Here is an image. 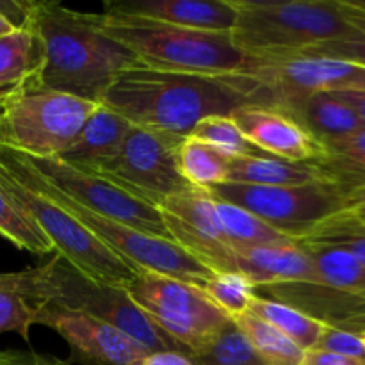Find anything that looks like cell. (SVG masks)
<instances>
[{"label": "cell", "mask_w": 365, "mask_h": 365, "mask_svg": "<svg viewBox=\"0 0 365 365\" xmlns=\"http://www.w3.org/2000/svg\"><path fill=\"white\" fill-rule=\"evenodd\" d=\"M298 245L312 260L321 285L365 302V266L351 253L319 241H298Z\"/></svg>", "instance_id": "cell-22"}, {"label": "cell", "mask_w": 365, "mask_h": 365, "mask_svg": "<svg viewBox=\"0 0 365 365\" xmlns=\"http://www.w3.org/2000/svg\"><path fill=\"white\" fill-rule=\"evenodd\" d=\"M316 349L339 353L365 365V317L342 324H327Z\"/></svg>", "instance_id": "cell-35"}, {"label": "cell", "mask_w": 365, "mask_h": 365, "mask_svg": "<svg viewBox=\"0 0 365 365\" xmlns=\"http://www.w3.org/2000/svg\"><path fill=\"white\" fill-rule=\"evenodd\" d=\"M202 264L216 273H237L248 278L253 287L307 282L319 284L314 264L305 250L296 242L289 246H246L216 245L202 257Z\"/></svg>", "instance_id": "cell-15"}, {"label": "cell", "mask_w": 365, "mask_h": 365, "mask_svg": "<svg viewBox=\"0 0 365 365\" xmlns=\"http://www.w3.org/2000/svg\"><path fill=\"white\" fill-rule=\"evenodd\" d=\"M0 235L13 242L16 248L27 250L36 255L53 253L48 239L32 223L24 210L11 200V196L0 185Z\"/></svg>", "instance_id": "cell-30"}, {"label": "cell", "mask_w": 365, "mask_h": 365, "mask_svg": "<svg viewBox=\"0 0 365 365\" xmlns=\"http://www.w3.org/2000/svg\"><path fill=\"white\" fill-rule=\"evenodd\" d=\"M41 63V46L31 29L0 38V102L31 89Z\"/></svg>", "instance_id": "cell-21"}, {"label": "cell", "mask_w": 365, "mask_h": 365, "mask_svg": "<svg viewBox=\"0 0 365 365\" xmlns=\"http://www.w3.org/2000/svg\"><path fill=\"white\" fill-rule=\"evenodd\" d=\"M216 216L220 221L221 234L225 241L235 248H246V246H289L296 245V241L289 239L287 235L280 234L273 227L257 217L255 214L241 209L237 205L214 198Z\"/></svg>", "instance_id": "cell-24"}, {"label": "cell", "mask_w": 365, "mask_h": 365, "mask_svg": "<svg viewBox=\"0 0 365 365\" xmlns=\"http://www.w3.org/2000/svg\"><path fill=\"white\" fill-rule=\"evenodd\" d=\"M346 18L349 24L362 32L364 38L356 41H330L321 43V45L310 46L302 50V56H316V57H330V59L346 61V63L359 64L365 68V2H351V0H342ZM287 56V53H285Z\"/></svg>", "instance_id": "cell-34"}, {"label": "cell", "mask_w": 365, "mask_h": 365, "mask_svg": "<svg viewBox=\"0 0 365 365\" xmlns=\"http://www.w3.org/2000/svg\"><path fill=\"white\" fill-rule=\"evenodd\" d=\"M27 29L41 46V63L31 89L66 93L100 103L113 78L135 57L106 36L98 14L59 2H29Z\"/></svg>", "instance_id": "cell-2"}, {"label": "cell", "mask_w": 365, "mask_h": 365, "mask_svg": "<svg viewBox=\"0 0 365 365\" xmlns=\"http://www.w3.org/2000/svg\"><path fill=\"white\" fill-rule=\"evenodd\" d=\"M24 292L32 305L50 303L110 324L138 342L148 353L180 351L146 314L132 302L127 289L106 285L78 273L57 255L46 264L21 271Z\"/></svg>", "instance_id": "cell-5"}, {"label": "cell", "mask_w": 365, "mask_h": 365, "mask_svg": "<svg viewBox=\"0 0 365 365\" xmlns=\"http://www.w3.org/2000/svg\"><path fill=\"white\" fill-rule=\"evenodd\" d=\"M330 95H334L335 98H339L346 106L351 107L356 113V116L365 123V91H339L330 93Z\"/></svg>", "instance_id": "cell-41"}, {"label": "cell", "mask_w": 365, "mask_h": 365, "mask_svg": "<svg viewBox=\"0 0 365 365\" xmlns=\"http://www.w3.org/2000/svg\"><path fill=\"white\" fill-rule=\"evenodd\" d=\"M351 182L327 180L289 187L221 184L209 189L217 200L255 214L292 241L309 237L323 221L348 209Z\"/></svg>", "instance_id": "cell-9"}, {"label": "cell", "mask_w": 365, "mask_h": 365, "mask_svg": "<svg viewBox=\"0 0 365 365\" xmlns=\"http://www.w3.org/2000/svg\"><path fill=\"white\" fill-rule=\"evenodd\" d=\"M32 324L36 307L25 296L21 271L0 273V334H16L27 342Z\"/></svg>", "instance_id": "cell-27"}, {"label": "cell", "mask_w": 365, "mask_h": 365, "mask_svg": "<svg viewBox=\"0 0 365 365\" xmlns=\"http://www.w3.org/2000/svg\"><path fill=\"white\" fill-rule=\"evenodd\" d=\"M0 185L45 234L53 255L63 259L71 267L91 280L116 287H128L135 274V267L103 246L91 232L86 230L66 209L57 205L41 192L27 187L14 178L0 164Z\"/></svg>", "instance_id": "cell-8"}, {"label": "cell", "mask_w": 365, "mask_h": 365, "mask_svg": "<svg viewBox=\"0 0 365 365\" xmlns=\"http://www.w3.org/2000/svg\"><path fill=\"white\" fill-rule=\"evenodd\" d=\"M98 106L45 89L18 93L0 102V146L41 159L61 157Z\"/></svg>", "instance_id": "cell-7"}, {"label": "cell", "mask_w": 365, "mask_h": 365, "mask_svg": "<svg viewBox=\"0 0 365 365\" xmlns=\"http://www.w3.org/2000/svg\"><path fill=\"white\" fill-rule=\"evenodd\" d=\"M257 70L262 81L273 88L277 100L312 93L365 91V68L330 57L287 56L262 57Z\"/></svg>", "instance_id": "cell-14"}, {"label": "cell", "mask_w": 365, "mask_h": 365, "mask_svg": "<svg viewBox=\"0 0 365 365\" xmlns=\"http://www.w3.org/2000/svg\"><path fill=\"white\" fill-rule=\"evenodd\" d=\"M250 314L284 334L289 341H292L305 351L316 349L317 342L323 337V331L327 328V324L307 316L305 312L294 309V307L259 294H255L253 298Z\"/></svg>", "instance_id": "cell-23"}, {"label": "cell", "mask_w": 365, "mask_h": 365, "mask_svg": "<svg viewBox=\"0 0 365 365\" xmlns=\"http://www.w3.org/2000/svg\"><path fill=\"white\" fill-rule=\"evenodd\" d=\"M302 241H319L339 246L365 266V221L355 217L348 210L328 217Z\"/></svg>", "instance_id": "cell-32"}, {"label": "cell", "mask_w": 365, "mask_h": 365, "mask_svg": "<svg viewBox=\"0 0 365 365\" xmlns=\"http://www.w3.org/2000/svg\"><path fill=\"white\" fill-rule=\"evenodd\" d=\"M234 2L237 21L232 39L242 52L257 59L302 52L321 43L364 38L346 18L342 0Z\"/></svg>", "instance_id": "cell-4"}, {"label": "cell", "mask_w": 365, "mask_h": 365, "mask_svg": "<svg viewBox=\"0 0 365 365\" xmlns=\"http://www.w3.org/2000/svg\"><path fill=\"white\" fill-rule=\"evenodd\" d=\"M127 292L185 355L210 344L232 321L210 302L203 289L166 274L139 271Z\"/></svg>", "instance_id": "cell-10"}, {"label": "cell", "mask_w": 365, "mask_h": 365, "mask_svg": "<svg viewBox=\"0 0 365 365\" xmlns=\"http://www.w3.org/2000/svg\"><path fill=\"white\" fill-rule=\"evenodd\" d=\"M346 210L359 220L365 221V182L353 185L351 191H349V203Z\"/></svg>", "instance_id": "cell-40"}, {"label": "cell", "mask_w": 365, "mask_h": 365, "mask_svg": "<svg viewBox=\"0 0 365 365\" xmlns=\"http://www.w3.org/2000/svg\"><path fill=\"white\" fill-rule=\"evenodd\" d=\"M202 289L210 302L223 310L232 321L248 314L255 298V287L248 278L227 271H216Z\"/></svg>", "instance_id": "cell-31"}, {"label": "cell", "mask_w": 365, "mask_h": 365, "mask_svg": "<svg viewBox=\"0 0 365 365\" xmlns=\"http://www.w3.org/2000/svg\"><path fill=\"white\" fill-rule=\"evenodd\" d=\"M242 134L266 155L291 163H323L328 152L312 134L277 107H242L232 114Z\"/></svg>", "instance_id": "cell-16"}, {"label": "cell", "mask_w": 365, "mask_h": 365, "mask_svg": "<svg viewBox=\"0 0 365 365\" xmlns=\"http://www.w3.org/2000/svg\"><path fill=\"white\" fill-rule=\"evenodd\" d=\"M130 127L125 118L100 103L86 121L77 141L57 159L81 171L95 173L114 159Z\"/></svg>", "instance_id": "cell-19"}, {"label": "cell", "mask_w": 365, "mask_h": 365, "mask_svg": "<svg viewBox=\"0 0 365 365\" xmlns=\"http://www.w3.org/2000/svg\"><path fill=\"white\" fill-rule=\"evenodd\" d=\"M141 365H192L189 356L180 351H157L146 355Z\"/></svg>", "instance_id": "cell-39"}, {"label": "cell", "mask_w": 365, "mask_h": 365, "mask_svg": "<svg viewBox=\"0 0 365 365\" xmlns=\"http://www.w3.org/2000/svg\"><path fill=\"white\" fill-rule=\"evenodd\" d=\"M103 13L210 32H232L237 21L234 0H116L103 4Z\"/></svg>", "instance_id": "cell-17"}, {"label": "cell", "mask_w": 365, "mask_h": 365, "mask_svg": "<svg viewBox=\"0 0 365 365\" xmlns=\"http://www.w3.org/2000/svg\"><path fill=\"white\" fill-rule=\"evenodd\" d=\"M100 103L134 127L187 138L203 118L274 107L277 96L257 73H185L135 63L113 78Z\"/></svg>", "instance_id": "cell-1"}, {"label": "cell", "mask_w": 365, "mask_h": 365, "mask_svg": "<svg viewBox=\"0 0 365 365\" xmlns=\"http://www.w3.org/2000/svg\"><path fill=\"white\" fill-rule=\"evenodd\" d=\"M274 107L298 121L323 146L365 128L355 110L330 93L285 96Z\"/></svg>", "instance_id": "cell-18"}, {"label": "cell", "mask_w": 365, "mask_h": 365, "mask_svg": "<svg viewBox=\"0 0 365 365\" xmlns=\"http://www.w3.org/2000/svg\"><path fill=\"white\" fill-rule=\"evenodd\" d=\"M264 365H303L307 351L289 341L284 334L260 321L253 314H245L234 321Z\"/></svg>", "instance_id": "cell-26"}, {"label": "cell", "mask_w": 365, "mask_h": 365, "mask_svg": "<svg viewBox=\"0 0 365 365\" xmlns=\"http://www.w3.org/2000/svg\"><path fill=\"white\" fill-rule=\"evenodd\" d=\"M344 180L323 163H291L277 157H235L228 164L230 184L289 187L314 182ZM346 182V180H344Z\"/></svg>", "instance_id": "cell-20"}, {"label": "cell", "mask_w": 365, "mask_h": 365, "mask_svg": "<svg viewBox=\"0 0 365 365\" xmlns=\"http://www.w3.org/2000/svg\"><path fill=\"white\" fill-rule=\"evenodd\" d=\"M100 29L139 64L185 73H257L262 61L242 52L232 32L175 27L127 14L100 13Z\"/></svg>", "instance_id": "cell-3"}, {"label": "cell", "mask_w": 365, "mask_h": 365, "mask_svg": "<svg viewBox=\"0 0 365 365\" xmlns=\"http://www.w3.org/2000/svg\"><path fill=\"white\" fill-rule=\"evenodd\" d=\"M303 365H364L362 362L339 353L324 351V349H310L305 355Z\"/></svg>", "instance_id": "cell-37"}, {"label": "cell", "mask_w": 365, "mask_h": 365, "mask_svg": "<svg viewBox=\"0 0 365 365\" xmlns=\"http://www.w3.org/2000/svg\"><path fill=\"white\" fill-rule=\"evenodd\" d=\"M0 365H68L57 360H46L38 355H25L16 351H0Z\"/></svg>", "instance_id": "cell-38"}, {"label": "cell", "mask_w": 365, "mask_h": 365, "mask_svg": "<svg viewBox=\"0 0 365 365\" xmlns=\"http://www.w3.org/2000/svg\"><path fill=\"white\" fill-rule=\"evenodd\" d=\"M13 31H16V29H14L9 21H6L2 16H0V38L6 34H9V32H13Z\"/></svg>", "instance_id": "cell-42"}, {"label": "cell", "mask_w": 365, "mask_h": 365, "mask_svg": "<svg viewBox=\"0 0 365 365\" xmlns=\"http://www.w3.org/2000/svg\"><path fill=\"white\" fill-rule=\"evenodd\" d=\"M0 16L9 21L14 29H24L29 18V2L0 0Z\"/></svg>", "instance_id": "cell-36"}, {"label": "cell", "mask_w": 365, "mask_h": 365, "mask_svg": "<svg viewBox=\"0 0 365 365\" xmlns=\"http://www.w3.org/2000/svg\"><path fill=\"white\" fill-rule=\"evenodd\" d=\"M18 155L46 184H50L56 191L73 200L84 209L118 221V223L128 225L145 234L170 239V234L164 227L163 214L157 207L128 195L127 191L110 184L106 178L68 166L57 157L41 159V157L24 155V153H18Z\"/></svg>", "instance_id": "cell-12"}, {"label": "cell", "mask_w": 365, "mask_h": 365, "mask_svg": "<svg viewBox=\"0 0 365 365\" xmlns=\"http://www.w3.org/2000/svg\"><path fill=\"white\" fill-rule=\"evenodd\" d=\"M328 159L324 166L351 184L365 182V128L324 145Z\"/></svg>", "instance_id": "cell-33"}, {"label": "cell", "mask_w": 365, "mask_h": 365, "mask_svg": "<svg viewBox=\"0 0 365 365\" xmlns=\"http://www.w3.org/2000/svg\"><path fill=\"white\" fill-rule=\"evenodd\" d=\"M182 141L180 135L132 125L114 159L93 175L159 209L168 198L191 189L178 170Z\"/></svg>", "instance_id": "cell-11"}, {"label": "cell", "mask_w": 365, "mask_h": 365, "mask_svg": "<svg viewBox=\"0 0 365 365\" xmlns=\"http://www.w3.org/2000/svg\"><path fill=\"white\" fill-rule=\"evenodd\" d=\"M230 157L195 138H184L178 150V170L191 187L212 189L227 184Z\"/></svg>", "instance_id": "cell-25"}, {"label": "cell", "mask_w": 365, "mask_h": 365, "mask_svg": "<svg viewBox=\"0 0 365 365\" xmlns=\"http://www.w3.org/2000/svg\"><path fill=\"white\" fill-rule=\"evenodd\" d=\"M0 164L13 175L14 178L25 184L27 187L41 192L46 198L56 202L63 209H66L82 227L91 232L103 246L116 253L120 259L130 264L138 271H152V273L166 274L177 280L187 282L202 289L209 282L214 271L200 262L196 257L185 252L184 248L173 242L171 239L155 237L145 234L141 230L118 223V221L103 217L100 214L91 212L73 200L66 198L59 191L46 184L31 166L20 159L16 152L0 146Z\"/></svg>", "instance_id": "cell-6"}, {"label": "cell", "mask_w": 365, "mask_h": 365, "mask_svg": "<svg viewBox=\"0 0 365 365\" xmlns=\"http://www.w3.org/2000/svg\"><path fill=\"white\" fill-rule=\"evenodd\" d=\"M189 138L207 143L214 146L225 155L235 159V157H267L262 150L246 139L241 128L237 127L232 116H209L195 125ZM271 157V155H269Z\"/></svg>", "instance_id": "cell-29"}, {"label": "cell", "mask_w": 365, "mask_h": 365, "mask_svg": "<svg viewBox=\"0 0 365 365\" xmlns=\"http://www.w3.org/2000/svg\"><path fill=\"white\" fill-rule=\"evenodd\" d=\"M187 356L192 365H264L234 321L210 344Z\"/></svg>", "instance_id": "cell-28"}, {"label": "cell", "mask_w": 365, "mask_h": 365, "mask_svg": "<svg viewBox=\"0 0 365 365\" xmlns=\"http://www.w3.org/2000/svg\"><path fill=\"white\" fill-rule=\"evenodd\" d=\"M36 324L59 334L70 348L71 360L84 365H141L150 355L110 324L50 303L36 305Z\"/></svg>", "instance_id": "cell-13"}]
</instances>
